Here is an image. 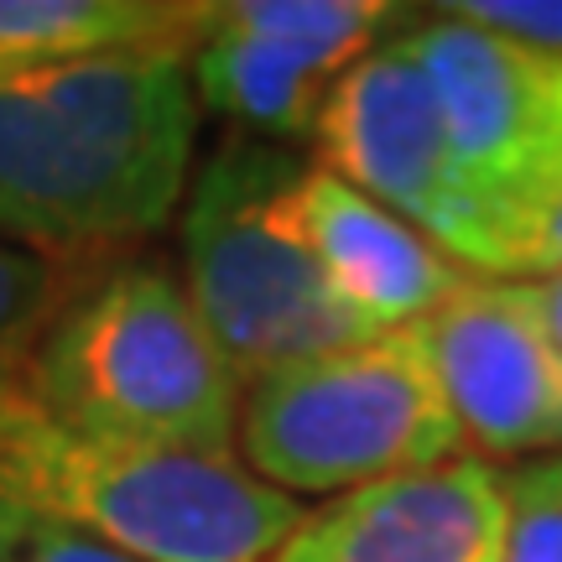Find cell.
<instances>
[{
    "mask_svg": "<svg viewBox=\"0 0 562 562\" xmlns=\"http://www.w3.org/2000/svg\"><path fill=\"white\" fill-rule=\"evenodd\" d=\"M193 53L0 74V240L74 266L178 214L199 136Z\"/></svg>",
    "mask_w": 562,
    "mask_h": 562,
    "instance_id": "cell-1",
    "label": "cell"
},
{
    "mask_svg": "<svg viewBox=\"0 0 562 562\" xmlns=\"http://www.w3.org/2000/svg\"><path fill=\"white\" fill-rule=\"evenodd\" d=\"M0 501L140 562H261L307 516L235 453H188L53 417L0 381Z\"/></svg>",
    "mask_w": 562,
    "mask_h": 562,
    "instance_id": "cell-2",
    "label": "cell"
},
{
    "mask_svg": "<svg viewBox=\"0 0 562 562\" xmlns=\"http://www.w3.org/2000/svg\"><path fill=\"white\" fill-rule=\"evenodd\" d=\"M53 417L157 448L224 459L240 427V381L172 271L131 261L68 292L21 370Z\"/></svg>",
    "mask_w": 562,
    "mask_h": 562,
    "instance_id": "cell-3",
    "label": "cell"
},
{
    "mask_svg": "<svg viewBox=\"0 0 562 562\" xmlns=\"http://www.w3.org/2000/svg\"><path fill=\"white\" fill-rule=\"evenodd\" d=\"M307 167L286 146L235 136L203 161L182 203V286L240 391L281 364L370 339L328 292L302 229Z\"/></svg>",
    "mask_w": 562,
    "mask_h": 562,
    "instance_id": "cell-4",
    "label": "cell"
},
{
    "mask_svg": "<svg viewBox=\"0 0 562 562\" xmlns=\"http://www.w3.org/2000/svg\"><path fill=\"white\" fill-rule=\"evenodd\" d=\"M235 442L245 469L292 501H334L463 453L459 417L422 323L323 349L250 381L240 391Z\"/></svg>",
    "mask_w": 562,
    "mask_h": 562,
    "instance_id": "cell-5",
    "label": "cell"
},
{
    "mask_svg": "<svg viewBox=\"0 0 562 562\" xmlns=\"http://www.w3.org/2000/svg\"><path fill=\"white\" fill-rule=\"evenodd\" d=\"M318 167L417 224L474 277H516V245L463 182L432 79L406 32L349 63L313 125Z\"/></svg>",
    "mask_w": 562,
    "mask_h": 562,
    "instance_id": "cell-6",
    "label": "cell"
},
{
    "mask_svg": "<svg viewBox=\"0 0 562 562\" xmlns=\"http://www.w3.org/2000/svg\"><path fill=\"white\" fill-rule=\"evenodd\" d=\"M406 42L432 79L463 182L510 229L521 277L526 229L562 199V53L427 11Z\"/></svg>",
    "mask_w": 562,
    "mask_h": 562,
    "instance_id": "cell-7",
    "label": "cell"
},
{
    "mask_svg": "<svg viewBox=\"0 0 562 562\" xmlns=\"http://www.w3.org/2000/svg\"><path fill=\"white\" fill-rule=\"evenodd\" d=\"M422 328L463 442L484 463L562 453V344L542 281L469 277Z\"/></svg>",
    "mask_w": 562,
    "mask_h": 562,
    "instance_id": "cell-8",
    "label": "cell"
},
{
    "mask_svg": "<svg viewBox=\"0 0 562 562\" xmlns=\"http://www.w3.org/2000/svg\"><path fill=\"white\" fill-rule=\"evenodd\" d=\"M277 562H505V490L480 453L307 510Z\"/></svg>",
    "mask_w": 562,
    "mask_h": 562,
    "instance_id": "cell-9",
    "label": "cell"
},
{
    "mask_svg": "<svg viewBox=\"0 0 562 562\" xmlns=\"http://www.w3.org/2000/svg\"><path fill=\"white\" fill-rule=\"evenodd\" d=\"M302 229L313 240L328 292L364 334L427 323L474 277L417 224L349 188L328 167H307L302 178Z\"/></svg>",
    "mask_w": 562,
    "mask_h": 562,
    "instance_id": "cell-10",
    "label": "cell"
},
{
    "mask_svg": "<svg viewBox=\"0 0 562 562\" xmlns=\"http://www.w3.org/2000/svg\"><path fill=\"white\" fill-rule=\"evenodd\" d=\"M209 5L188 0H0V74L178 47L193 53Z\"/></svg>",
    "mask_w": 562,
    "mask_h": 562,
    "instance_id": "cell-11",
    "label": "cell"
},
{
    "mask_svg": "<svg viewBox=\"0 0 562 562\" xmlns=\"http://www.w3.org/2000/svg\"><path fill=\"white\" fill-rule=\"evenodd\" d=\"M193 94L214 115L245 125L250 136H313L323 100L334 89V74L281 53L271 42L240 37L229 26H203L199 47L188 58Z\"/></svg>",
    "mask_w": 562,
    "mask_h": 562,
    "instance_id": "cell-12",
    "label": "cell"
},
{
    "mask_svg": "<svg viewBox=\"0 0 562 562\" xmlns=\"http://www.w3.org/2000/svg\"><path fill=\"white\" fill-rule=\"evenodd\" d=\"M402 16V5H385V0H224V5H209L214 26L271 42L334 79L349 63H360L370 47L396 37Z\"/></svg>",
    "mask_w": 562,
    "mask_h": 562,
    "instance_id": "cell-13",
    "label": "cell"
},
{
    "mask_svg": "<svg viewBox=\"0 0 562 562\" xmlns=\"http://www.w3.org/2000/svg\"><path fill=\"white\" fill-rule=\"evenodd\" d=\"M68 266L0 240V381H16L47 323L68 302Z\"/></svg>",
    "mask_w": 562,
    "mask_h": 562,
    "instance_id": "cell-14",
    "label": "cell"
},
{
    "mask_svg": "<svg viewBox=\"0 0 562 562\" xmlns=\"http://www.w3.org/2000/svg\"><path fill=\"white\" fill-rule=\"evenodd\" d=\"M505 562H562V453L501 474Z\"/></svg>",
    "mask_w": 562,
    "mask_h": 562,
    "instance_id": "cell-15",
    "label": "cell"
},
{
    "mask_svg": "<svg viewBox=\"0 0 562 562\" xmlns=\"http://www.w3.org/2000/svg\"><path fill=\"white\" fill-rule=\"evenodd\" d=\"M0 562H140V558H125V552L94 542L83 531L53 526L0 501Z\"/></svg>",
    "mask_w": 562,
    "mask_h": 562,
    "instance_id": "cell-16",
    "label": "cell"
},
{
    "mask_svg": "<svg viewBox=\"0 0 562 562\" xmlns=\"http://www.w3.org/2000/svg\"><path fill=\"white\" fill-rule=\"evenodd\" d=\"M438 11L453 21L490 26L501 37L562 53V0H459V5H438Z\"/></svg>",
    "mask_w": 562,
    "mask_h": 562,
    "instance_id": "cell-17",
    "label": "cell"
},
{
    "mask_svg": "<svg viewBox=\"0 0 562 562\" xmlns=\"http://www.w3.org/2000/svg\"><path fill=\"white\" fill-rule=\"evenodd\" d=\"M552 271H562V199L526 229L521 245V281H542Z\"/></svg>",
    "mask_w": 562,
    "mask_h": 562,
    "instance_id": "cell-18",
    "label": "cell"
},
{
    "mask_svg": "<svg viewBox=\"0 0 562 562\" xmlns=\"http://www.w3.org/2000/svg\"><path fill=\"white\" fill-rule=\"evenodd\" d=\"M542 307H547V323H552V334L562 344V271L542 277Z\"/></svg>",
    "mask_w": 562,
    "mask_h": 562,
    "instance_id": "cell-19",
    "label": "cell"
}]
</instances>
